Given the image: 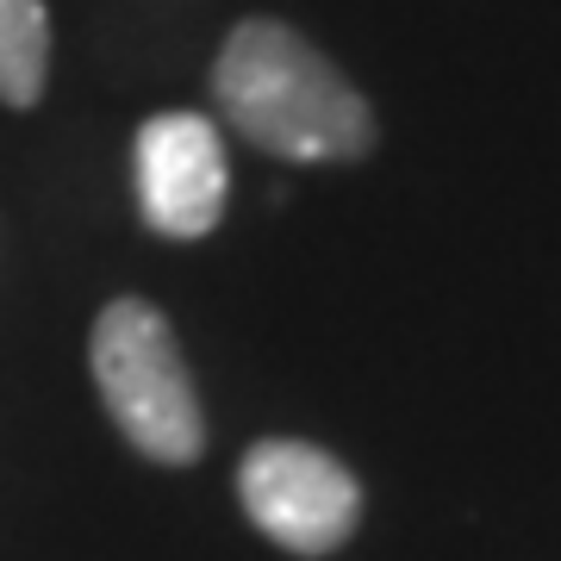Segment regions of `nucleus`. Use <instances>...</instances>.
I'll use <instances>...</instances> for the list:
<instances>
[{
    "label": "nucleus",
    "instance_id": "f257e3e1",
    "mask_svg": "<svg viewBox=\"0 0 561 561\" xmlns=\"http://www.w3.org/2000/svg\"><path fill=\"white\" fill-rule=\"evenodd\" d=\"M225 125L280 162H362L375 150V113L356 81L280 20L231 25L213 62Z\"/></svg>",
    "mask_w": 561,
    "mask_h": 561
},
{
    "label": "nucleus",
    "instance_id": "f03ea898",
    "mask_svg": "<svg viewBox=\"0 0 561 561\" xmlns=\"http://www.w3.org/2000/svg\"><path fill=\"white\" fill-rule=\"evenodd\" d=\"M88 368H94V387L113 424L138 456L162 468H187L206 449V412L187 375V356L150 300L125 294L101 306V319L88 331Z\"/></svg>",
    "mask_w": 561,
    "mask_h": 561
},
{
    "label": "nucleus",
    "instance_id": "7ed1b4c3",
    "mask_svg": "<svg viewBox=\"0 0 561 561\" xmlns=\"http://www.w3.org/2000/svg\"><path fill=\"white\" fill-rule=\"evenodd\" d=\"M238 500L287 556H331L362 524V481L331 449L300 437H262L238 468Z\"/></svg>",
    "mask_w": 561,
    "mask_h": 561
},
{
    "label": "nucleus",
    "instance_id": "20e7f679",
    "mask_svg": "<svg viewBox=\"0 0 561 561\" xmlns=\"http://www.w3.org/2000/svg\"><path fill=\"white\" fill-rule=\"evenodd\" d=\"M131 175H138V213L157 238L194 243L219 231L231 162H225V138L213 119H201V113L144 119L138 144H131Z\"/></svg>",
    "mask_w": 561,
    "mask_h": 561
},
{
    "label": "nucleus",
    "instance_id": "39448f33",
    "mask_svg": "<svg viewBox=\"0 0 561 561\" xmlns=\"http://www.w3.org/2000/svg\"><path fill=\"white\" fill-rule=\"evenodd\" d=\"M50 81V13L44 0H0V106H38Z\"/></svg>",
    "mask_w": 561,
    "mask_h": 561
}]
</instances>
